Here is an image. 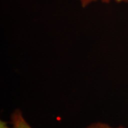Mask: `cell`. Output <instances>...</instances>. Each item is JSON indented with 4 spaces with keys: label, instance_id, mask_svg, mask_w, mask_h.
<instances>
[{
    "label": "cell",
    "instance_id": "obj_1",
    "mask_svg": "<svg viewBox=\"0 0 128 128\" xmlns=\"http://www.w3.org/2000/svg\"><path fill=\"white\" fill-rule=\"evenodd\" d=\"M11 119L14 128H32L24 118L20 110H14L11 116Z\"/></svg>",
    "mask_w": 128,
    "mask_h": 128
},
{
    "label": "cell",
    "instance_id": "obj_2",
    "mask_svg": "<svg viewBox=\"0 0 128 128\" xmlns=\"http://www.w3.org/2000/svg\"><path fill=\"white\" fill-rule=\"evenodd\" d=\"M80 3H81V6L82 7H86L91 4V3L96 2V1H101L102 2L106 3L108 4L112 0H79ZM115 2L118 3L121 2H128V0H114Z\"/></svg>",
    "mask_w": 128,
    "mask_h": 128
},
{
    "label": "cell",
    "instance_id": "obj_3",
    "mask_svg": "<svg viewBox=\"0 0 128 128\" xmlns=\"http://www.w3.org/2000/svg\"><path fill=\"white\" fill-rule=\"evenodd\" d=\"M85 128H126L123 126H119L117 128H113L110 126L108 124H104V123L101 122H96L94 124H92L88 126L87 127Z\"/></svg>",
    "mask_w": 128,
    "mask_h": 128
},
{
    "label": "cell",
    "instance_id": "obj_4",
    "mask_svg": "<svg viewBox=\"0 0 128 128\" xmlns=\"http://www.w3.org/2000/svg\"><path fill=\"white\" fill-rule=\"evenodd\" d=\"M0 128H11L8 126L7 123L6 122L1 120L0 121Z\"/></svg>",
    "mask_w": 128,
    "mask_h": 128
}]
</instances>
